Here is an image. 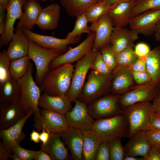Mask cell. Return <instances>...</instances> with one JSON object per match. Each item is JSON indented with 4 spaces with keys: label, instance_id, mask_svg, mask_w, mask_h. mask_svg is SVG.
<instances>
[{
    "label": "cell",
    "instance_id": "cell-1",
    "mask_svg": "<svg viewBox=\"0 0 160 160\" xmlns=\"http://www.w3.org/2000/svg\"><path fill=\"white\" fill-rule=\"evenodd\" d=\"M33 64L30 62L25 75L17 80L20 95L18 106L25 114L32 110L34 121L40 117L41 110L38 103L41 91L33 79Z\"/></svg>",
    "mask_w": 160,
    "mask_h": 160
},
{
    "label": "cell",
    "instance_id": "cell-2",
    "mask_svg": "<svg viewBox=\"0 0 160 160\" xmlns=\"http://www.w3.org/2000/svg\"><path fill=\"white\" fill-rule=\"evenodd\" d=\"M74 69L71 63H67L49 70L40 85L41 92L50 95L65 96L70 87Z\"/></svg>",
    "mask_w": 160,
    "mask_h": 160
},
{
    "label": "cell",
    "instance_id": "cell-3",
    "mask_svg": "<svg viewBox=\"0 0 160 160\" xmlns=\"http://www.w3.org/2000/svg\"><path fill=\"white\" fill-rule=\"evenodd\" d=\"M92 129L97 132L101 137L103 142L108 143L117 138L127 136L129 125L124 113L95 121Z\"/></svg>",
    "mask_w": 160,
    "mask_h": 160
},
{
    "label": "cell",
    "instance_id": "cell-4",
    "mask_svg": "<svg viewBox=\"0 0 160 160\" xmlns=\"http://www.w3.org/2000/svg\"><path fill=\"white\" fill-rule=\"evenodd\" d=\"M153 111L152 103L150 102L139 103L126 107L123 113L129 127L127 137L130 138L140 130L151 128L150 116Z\"/></svg>",
    "mask_w": 160,
    "mask_h": 160
},
{
    "label": "cell",
    "instance_id": "cell-5",
    "mask_svg": "<svg viewBox=\"0 0 160 160\" xmlns=\"http://www.w3.org/2000/svg\"><path fill=\"white\" fill-rule=\"evenodd\" d=\"M99 50L92 49L77 61L73 73L69 89L65 96L71 102L78 99L87 74Z\"/></svg>",
    "mask_w": 160,
    "mask_h": 160
},
{
    "label": "cell",
    "instance_id": "cell-6",
    "mask_svg": "<svg viewBox=\"0 0 160 160\" xmlns=\"http://www.w3.org/2000/svg\"><path fill=\"white\" fill-rule=\"evenodd\" d=\"M60 54L55 50L42 47L29 41L27 56L34 63L36 68L35 81L40 85L52 61Z\"/></svg>",
    "mask_w": 160,
    "mask_h": 160
},
{
    "label": "cell",
    "instance_id": "cell-7",
    "mask_svg": "<svg viewBox=\"0 0 160 160\" xmlns=\"http://www.w3.org/2000/svg\"><path fill=\"white\" fill-rule=\"evenodd\" d=\"M112 74H100L91 70L78 99L87 104L105 93L111 82Z\"/></svg>",
    "mask_w": 160,
    "mask_h": 160
},
{
    "label": "cell",
    "instance_id": "cell-8",
    "mask_svg": "<svg viewBox=\"0 0 160 160\" xmlns=\"http://www.w3.org/2000/svg\"><path fill=\"white\" fill-rule=\"evenodd\" d=\"M121 96L108 95L96 100L88 107L89 113L94 118H105L123 113L120 103Z\"/></svg>",
    "mask_w": 160,
    "mask_h": 160
},
{
    "label": "cell",
    "instance_id": "cell-9",
    "mask_svg": "<svg viewBox=\"0 0 160 160\" xmlns=\"http://www.w3.org/2000/svg\"><path fill=\"white\" fill-rule=\"evenodd\" d=\"M40 117L34 121L33 127L39 132L44 129L49 132L60 133L70 127L65 115L47 109L40 110Z\"/></svg>",
    "mask_w": 160,
    "mask_h": 160
},
{
    "label": "cell",
    "instance_id": "cell-10",
    "mask_svg": "<svg viewBox=\"0 0 160 160\" xmlns=\"http://www.w3.org/2000/svg\"><path fill=\"white\" fill-rule=\"evenodd\" d=\"M95 33L91 32L86 39L76 47H69L67 51L60 54L51 63L49 70L67 63L77 61L89 52L92 48Z\"/></svg>",
    "mask_w": 160,
    "mask_h": 160
},
{
    "label": "cell",
    "instance_id": "cell-11",
    "mask_svg": "<svg viewBox=\"0 0 160 160\" xmlns=\"http://www.w3.org/2000/svg\"><path fill=\"white\" fill-rule=\"evenodd\" d=\"M22 29L29 41L34 42L44 47L53 49L60 55L67 51L68 45L77 43L80 40V36L72 38L66 37L64 39H60L36 33L24 27H22Z\"/></svg>",
    "mask_w": 160,
    "mask_h": 160
},
{
    "label": "cell",
    "instance_id": "cell-12",
    "mask_svg": "<svg viewBox=\"0 0 160 160\" xmlns=\"http://www.w3.org/2000/svg\"><path fill=\"white\" fill-rule=\"evenodd\" d=\"M74 102V107L65 115L68 125L81 130L92 129L95 121L89 113L86 104L78 99Z\"/></svg>",
    "mask_w": 160,
    "mask_h": 160
},
{
    "label": "cell",
    "instance_id": "cell-13",
    "mask_svg": "<svg viewBox=\"0 0 160 160\" xmlns=\"http://www.w3.org/2000/svg\"><path fill=\"white\" fill-rule=\"evenodd\" d=\"M160 20V8L146 11L132 18L129 28L139 34L148 36L154 34L156 25Z\"/></svg>",
    "mask_w": 160,
    "mask_h": 160
},
{
    "label": "cell",
    "instance_id": "cell-14",
    "mask_svg": "<svg viewBox=\"0 0 160 160\" xmlns=\"http://www.w3.org/2000/svg\"><path fill=\"white\" fill-rule=\"evenodd\" d=\"M89 28L91 32L95 33L92 49L99 50L110 44L111 36L115 28L111 18L107 13L91 23Z\"/></svg>",
    "mask_w": 160,
    "mask_h": 160
},
{
    "label": "cell",
    "instance_id": "cell-15",
    "mask_svg": "<svg viewBox=\"0 0 160 160\" xmlns=\"http://www.w3.org/2000/svg\"><path fill=\"white\" fill-rule=\"evenodd\" d=\"M159 88L149 84L136 88L121 96L120 103L122 107H126L139 103L153 100L159 95Z\"/></svg>",
    "mask_w": 160,
    "mask_h": 160
},
{
    "label": "cell",
    "instance_id": "cell-16",
    "mask_svg": "<svg viewBox=\"0 0 160 160\" xmlns=\"http://www.w3.org/2000/svg\"><path fill=\"white\" fill-rule=\"evenodd\" d=\"M27 0H10L6 8V22L4 37L0 39V47L7 45L12 40L15 33L14 25L17 19L21 18L23 8Z\"/></svg>",
    "mask_w": 160,
    "mask_h": 160
},
{
    "label": "cell",
    "instance_id": "cell-17",
    "mask_svg": "<svg viewBox=\"0 0 160 160\" xmlns=\"http://www.w3.org/2000/svg\"><path fill=\"white\" fill-rule=\"evenodd\" d=\"M33 114V111L31 110L15 124L7 129H0V137L7 149L12 151L15 147L20 145L24 140L26 135L23 131V127L27 120Z\"/></svg>",
    "mask_w": 160,
    "mask_h": 160
},
{
    "label": "cell",
    "instance_id": "cell-18",
    "mask_svg": "<svg viewBox=\"0 0 160 160\" xmlns=\"http://www.w3.org/2000/svg\"><path fill=\"white\" fill-rule=\"evenodd\" d=\"M124 147L125 156H140L145 160L152 145L145 135L140 130L132 135Z\"/></svg>",
    "mask_w": 160,
    "mask_h": 160
},
{
    "label": "cell",
    "instance_id": "cell-19",
    "mask_svg": "<svg viewBox=\"0 0 160 160\" xmlns=\"http://www.w3.org/2000/svg\"><path fill=\"white\" fill-rule=\"evenodd\" d=\"M59 134L70 151L72 159L74 160L83 159V134L82 131L70 127Z\"/></svg>",
    "mask_w": 160,
    "mask_h": 160
},
{
    "label": "cell",
    "instance_id": "cell-20",
    "mask_svg": "<svg viewBox=\"0 0 160 160\" xmlns=\"http://www.w3.org/2000/svg\"><path fill=\"white\" fill-rule=\"evenodd\" d=\"M29 41L22 29V27L17 23L16 32L10 41L7 50L10 61L27 56Z\"/></svg>",
    "mask_w": 160,
    "mask_h": 160
},
{
    "label": "cell",
    "instance_id": "cell-21",
    "mask_svg": "<svg viewBox=\"0 0 160 160\" xmlns=\"http://www.w3.org/2000/svg\"><path fill=\"white\" fill-rule=\"evenodd\" d=\"M61 7L57 3H52L42 9L36 25L41 30H54L57 27L61 14Z\"/></svg>",
    "mask_w": 160,
    "mask_h": 160
},
{
    "label": "cell",
    "instance_id": "cell-22",
    "mask_svg": "<svg viewBox=\"0 0 160 160\" xmlns=\"http://www.w3.org/2000/svg\"><path fill=\"white\" fill-rule=\"evenodd\" d=\"M136 31L125 27L115 28L111 36L110 43L116 54L128 47L133 45L138 39Z\"/></svg>",
    "mask_w": 160,
    "mask_h": 160
},
{
    "label": "cell",
    "instance_id": "cell-23",
    "mask_svg": "<svg viewBox=\"0 0 160 160\" xmlns=\"http://www.w3.org/2000/svg\"><path fill=\"white\" fill-rule=\"evenodd\" d=\"M136 1L120 3L111 8L108 14L115 28L125 27L132 18L131 12Z\"/></svg>",
    "mask_w": 160,
    "mask_h": 160
},
{
    "label": "cell",
    "instance_id": "cell-24",
    "mask_svg": "<svg viewBox=\"0 0 160 160\" xmlns=\"http://www.w3.org/2000/svg\"><path fill=\"white\" fill-rule=\"evenodd\" d=\"M40 148L48 153L52 160H66L69 158L68 149L59 133L50 132L47 143L45 145L41 144Z\"/></svg>",
    "mask_w": 160,
    "mask_h": 160
},
{
    "label": "cell",
    "instance_id": "cell-25",
    "mask_svg": "<svg viewBox=\"0 0 160 160\" xmlns=\"http://www.w3.org/2000/svg\"><path fill=\"white\" fill-rule=\"evenodd\" d=\"M26 114L17 103H0V129H4L12 126Z\"/></svg>",
    "mask_w": 160,
    "mask_h": 160
},
{
    "label": "cell",
    "instance_id": "cell-26",
    "mask_svg": "<svg viewBox=\"0 0 160 160\" xmlns=\"http://www.w3.org/2000/svg\"><path fill=\"white\" fill-rule=\"evenodd\" d=\"M71 102L65 96H54L43 93L40 97L39 107L65 115L72 109Z\"/></svg>",
    "mask_w": 160,
    "mask_h": 160
},
{
    "label": "cell",
    "instance_id": "cell-27",
    "mask_svg": "<svg viewBox=\"0 0 160 160\" xmlns=\"http://www.w3.org/2000/svg\"><path fill=\"white\" fill-rule=\"evenodd\" d=\"M111 91L114 95L125 91L133 84L132 71L127 67H118L112 72Z\"/></svg>",
    "mask_w": 160,
    "mask_h": 160
},
{
    "label": "cell",
    "instance_id": "cell-28",
    "mask_svg": "<svg viewBox=\"0 0 160 160\" xmlns=\"http://www.w3.org/2000/svg\"><path fill=\"white\" fill-rule=\"evenodd\" d=\"M83 134V159L95 160L100 146L103 142L100 135L92 129L82 130Z\"/></svg>",
    "mask_w": 160,
    "mask_h": 160
},
{
    "label": "cell",
    "instance_id": "cell-29",
    "mask_svg": "<svg viewBox=\"0 0 160 160\" xmlns=\"http://www.w3.org/2000/svg\"><path fill=\"white\" fill-rule=\"evenodd\" d=\"M146 71L151 77L150 84L160 87V46H158L145 56Z\"/></svg>",
    "mask_w": 160,
    "mask_h": 160
},
{
    "label": "cell",
    "instance_id": "cell-30",
    "mask_svg": "<svg viewBox=\"0 0 160 160\" xmlns=\"http://www.w3.org/2000/svg\"><path fill=\"white\" fill-rule=\"evenodd\" d=\"M42 9L36 0H27L23 7V16L18 23L22 27L31 31L36 25Z\"/></svg>",
    "mask_w": 160,
    "mask_h": 160
},
{
    "label": "cell",
    "instance_id": "cell-31",
    "mask_svg": "<svg viewBox=\"0 0 160 160\" xmlns=\"http://www.w3.org/2000/svg\"><path fill=\"white\" fill-rule=\"evenodd\" d=\"M20 95L17 80L11 77L0 83V103H18Z\"/></svg>",
    "mask_w": 160,
    "mask_h": 160
},
{
    "label": "cell",
    "instance_id": "cell-32",
    "mask_svg": "<svg viewBox=\"0 0 160 160\" xmlns=\"http://www.w3.org/2000/svg\"><path fill=\"white\" fill-rule=\"evenodd\" d=\"M98 0H60V3L68 16L77 17L85 13L91 5Z\"/></svg>",
    "mask_w": 160,
    "mask_h": 160
},
{
    "label": "cell",
    "instance_id": "cell-33",
    "mask_svg": "<svg viewBox=\"0 0 160 160\" xmlns=\"http://www.w3.org/2000/svg\"><path fill=\"white\" fill-rule=\"evenodd\" d=\"M114 6L108 4L103 0H99L92 4L85 12L89 23H91L96 21Z\"/></svg>",
    "mask_w": 160,
    "mask_h": 160
},
{
    "label": "cell",
    "instance_id": "cell-34",
    "mask_svg": "<svg viewBox=\"0 0 160 160\" xmlns=\"http://www.w3.org/2000/svg\"><path fill=\"white\" fill-rule=\"evenodd\" d=\"M31 60L28 56L11 61L10 73L11 77L18 79L25 74Z\"/></svg>",
    "mask_w": 160,
    "mask_h": 160
},
{
    "label": "cell",
    "instance_id": "cell-35",
    "mask_svg": "<svg viewBox=\"0 0 160 160\" xmlns=\"http://www.w3.org/2000/svg\"><path fill=\"white\" fill-rule=\"evenodd\" d=\"M76 17L73 29L67 35L68 38H74L80 36L83 33L89 34L91 32L88 25L89 22L85 12Z\"/></svg>",
    "mask_w": 160,
    "mask_h": 160
},
{
    "label": "cell",
    "instance_id": "cell-36",
    "mask_svg": "<svg viewBox=\"0 0 160 160\" xmlns=\"http://www.w3.org/2000/svg\"><path fill=\"white\" fill-rule=\"evenodd\" d=\"M160 8V0H137L131 12L132 17L145 12Z\"/></svg>",
    "mask_w": 160,
    "mask_h": 160
},
{
    "label": "cell",
    "instance_id": "cell-37",
    "mask_svg": "<svg viewBox=\"0 0 160 160\" xmlns=\"http://www.w3.org/2000/svg\"><path fill=\"white\" fill-rule=\"evenodd\" d=\"M133 47V45L130 46L117 54V66H128L137 59L138 56Z\"/></svg>",
    "mask_w": 160,
    "mask_h": 160
},
{
    "label": "cell",
    "instance_id": "cell-38",
    "mask_svg": "<svg viewBox=\"0 0 160 160\" xmlns=\"http://www.w3.org/2000/svg\"><path fill=\"white\" fill-rule=\"evenodd\" d=\"M100 51L103 58L110 70L112 72L117 65V54L110 43L101 48Z\"/></svg>",
    "mask_w": 160,
    "mask_h": 160
},
{
    "label": "cell",
    "instance_id": "cell-39",
    "mask_svg": "<svg viewBox=\"0 0 160 160\" xmlns=\"http://www.w3.org/2000/svg\"><path fill=\"white\" fill-rule=\"evenodd\" d=\"M121 138L113 139L107 143L110 153V160H123L125 156L124 148L121 141Z\"/></svg>",
    "mask_w": 160,
    "mask_h": 160
},
{
    "label": "cell",
    "instance_id": "cell-40",
    "mask_svg": "<svg viewBox=\"0 0 160 160\" xmlns=\"http://www.w3.org/2000/svg\"><path fill=\"white\" fill-rule=\"evenodd\" d=\"M11 61L9 59L7 50L4 49L0 53V83L11 77L10 73Z\"/></svg>",
    "mask_w": 160,
    "mask_h": 160
},
{
    "label": "cell",
    "instance_id": "cell-41",
    "mask_svg": "<svg viewBox=\"0 0 160 160\" xmlns=\"http://www.w3.org/2000/svg\"><path fill=\"white\" fill-rule=\"evenodd\" d=\"M91 70L102 75H110L112 73L104 61L99 50L90 68Z\"/></svg>",
    "mask_w": 160,
    "mask_h": 160
},
{
    "label": "cell",
    "instance_id": "cell-42",
    "mask_svg": "<svg viewBox=\"0 0 160 160\" xmlns=\"http://www.w3.org/2000/svg\"><path fill=\"white\" fill-rule=\"evenodd\" d=\"M144 132L152 145L160 149V129L151 128L144 130Z\"/></svg>",
    "mask_w": 160,
    "mask_h": 160
},
{
    "label": "cell",
    "instance_id": "cell-43",
    "mask_svg": "<svg viewBox=\"0 0 160 160\" xmlns=\"http://www.w3.org/2000/svg\"><path fill=\"white\" fill-rule=\"evenodd\" d=\"M35 151L25 149L20 145L15 147L12 149V153L16 154L21 160L33 159Z\"/></svg>",
    "mask_w": 160,
    "mask_h": 160
},
{
    "label": "cell",
    "instance_id": "cell-44",
    "mask_svg": "<svg viewBox=\"0 0 160 160\" xmlns=\"http://www.w3.org/2000/svg\"><path fill=\"white\" fill-rule=\"evenodd\" d=\"M110 159V153L108 144L103 142L98 149L95 160H109Z\"/></svg>",
    "mask_w": 160,
    "mask_h": 160
},
{
    "label": "cell",
    "instance_id": "cell-45",
    "mask_svg": "<svg viewBox=\"0 0 160 160\" xmlns=\"http://www.w3.org/2000/svg\"><path fill=\"white\" fill-rule=\"evenodd\" d=\"M128 67L132 71H146L145 56L138 57L137 59Z\"/></svg>",
    "mask_w": 160,
    "mask_h": 160
},
{
    "label": "cell",
    "instance_id": "cell-46",
    "mask_svg": "<svg viewBox=\"0 0 160 160\" xmlns=\"http://www.w3.org/2000/svg\"><path fill=\"white\" fill-rule=\"evenodd\" d=\"M132 71L133 79L137 84H140L146 82H150L151 77L147 71L144 72Z\"/></svg>",
    "mask_w": 160,
    "mask_h": 160
},
{
    "label": "cell",
    "instance_id": "cell-47",
    "mask_svg": "<svg viewBox=\"0 0 160 160\" xmlns=\"http://www.w3.org/2000/svg\"><path fill=\"white\" fill-rule=\"evenodd\" d=\"M135 52L138 57L146 56L151 51L148 45L143 42L137 44L135 46Z\"/></svg>",
    "mask_w": 160,
    "mask_h": 160
},
{
    "label": "cell",
    "instance_id": "cell-48",
    "mask_svg": "<svg viewBox=\"0 0 160 160\" xmlns=\"http://www.w3.org/2000/svg\"><path fill=\"white\" fill-rule=\"evenodd\" d=\"M6 22V11L5 8L0 6V39L4 37L5 33Z\"/></svg>",
    "mask_w": 160,
    "mask_h": 160
},
{
    "label": "cell",
    "instance_id": "cell-49",
    "mask_svg": "<svg viewBox=\"0 0 160 160\" xmlns=\"http://www.w3.org/2000/svg\"><path fill=\"white\" fill-rule=\"evenodd\" d=\"M150 122L151 128L160 129V114L153 111L150 115Z\"/></svg>",
    "mask_w": 160,
    "mask_h": 160
},
{
    "label": "cell",
    "instance_id": "cell-50",
    "mask_svg": "<svg viewBox=\"0 0 160 160\" xmlns=\"http://www.w3.org/2000/svg\"><path fill=\"white\" fill-rule=\"evenodd\" d=\"M145 160H160V151L159 150L152 145Z\"/></svg>",
    "mask_w": 160,
    "mask_h": 160
},
{
    "label": "cell",
    "instance_id": "cell-51",
    "mask_svg": "<svg viewBox=\"0 0 160 160\" xmlns=\"http://www.w3.org/2000/svg\"><path fill=\"white\" fill-rule=\"evenodd\" d=\"M33 159L35 160H52L50 156L47 153L40 149L35 151Z\"/></svg>",
    "mask_w": 160,
    "mask_h": 160
},
{
    "label": "cell",
    "instance_id": "cell-52",
    "mask_svg": "<svg viewBox=\"0 0 160 160\" xmlns=\"http://www.w3.org/2000/svg\"><path fill=\"white\" fill-rule=\"evenodd\" d=\"M12 153V151L4 147L2 141H0V160H8Z\"/></svg>",
    "mask_w": 160,
    "mask_h": 160
},
{
    "label": "cell",
    "instance_id": "cell-53",
    "mask_svg": "<svg viewBox=\"0 0 160 160\" xmlns=\"http://www.w3.org/2000/svg\"><path fill=\"white\" fill-rule=\"evenodd\" d=\"M40 133V139L42 143L41 144L45 145L47 143L49 137V132L43 129Z\"/></svg>",
    "mask_w": 160,
    "mask_h": 160
},
{
    "label": "cell",
    "instance_id": "cell-54",
    "mask_svg": "<svg viewBox=\"0 0 160 160\" xmlns=\"http://www.w3.org/2000/svg\"><path fill=\"white\" fill-rule=\"evenodd\" d=\"M153 111L160 114V96H159L152 103Z\"/></svg>",
    "mask_w": 160,
    "mask_h": 160
},
{
    "label": "cell",
    "instance_id": "cell-55",
    "mask_svg": "<svg viewBox=\"0 0 160 160\" xmlns=\"http://www.w3.org/2000/svg\"><path fill=\"white\" fill-rule=\"evenodd\" d=\"M30 140L35 143H40V133L38 131L33 130L30 134Z\"/></svg>",
    "mask_w": 160,
    "mask_h": 160
},
{
    "label": "cell",
    "instance_id": "cell-56",
    "mask_svg": "<svg viewBox=\"0 0 160 160\" xmlns=\"http://www.w3.org/2000/svg\"><path fill=\"white\" fill-rule=\"evenodd\" d=\"M108 4L111 5H116L122 2L137 1V0H103Z\"/></svg>",
    "mask_w": 160,
    "mask_h": 160
},
{
    "label": "cell",
    "instance_id": "cell-57",
    "mask_svg": "<svg viewBox=\"0 0 160 160\" xmlns=\"http://www.w3.org/2000/svg\"><path fill=\"white\" fill-rule=\"evenodd\" d=\"M154 34L156 40L160 42V20L156 25Z\"/></svg>",
    "mask_w": 160,
    "mask_h": 160
},
{
    "label": "cell",
    "instance_id": "cell-58",
    "mask_svg": "<svg viewBox=\"0 0 160 160\" xmlns=\"http://www.w3.org/2000/svg\"><path fill=\"white\" fill-rule=\"evenodd\" d=\"M123 160H145L143 157L140 158L133 156H125Z\"/></svg>",
    "mask_w": 160,
    "mask_h": 160
},
{
    "label": "cell",
    "instance_id": "cell-59",
    "mask_svg": "<svg viewBox=\"0 0 160 160\" xmlns=\"http://www.w3.org/2000/svg\"><path fill=\"white\" fill-rule=\"evenodd\" d=\"M10 0H0V6L6 8Z\"/></svg>",
    "mask_w": 160,
    "mask_h": 160
},
{
    "label": "cell",
    "instance_id": "cell-60",
    "mask_svg": "<svg viewBox=\"0 0 160 160\" xmlns=\"http://www.w3.org/2000/svg\"><path fill=\"white\" fill-rule=\"evenodd\" d=\"M10 158L13 160H21L18 156L15 153H12L10 156Z\"/></svg>",
    "mask_w": 160,
    "mask_h": 160
},
{
    "label": "cell",
    "instance_id": "cell-61",
    "mask_svg": "<svg viewBox=\"0 0 160 160\" xmlns=\"http://www.w3.org/2000/svg\"><path fill=\"white\" fill-rule=\"evenodd\" d=\"M42 2H45L47 0H40ZM50 0V1H52V2H53V1H55V0Z\"/></svg>",
    "mask_w": 160,
    "mask_h": 160
},
{
    "label": "cell",
    "instance_id": "cell-62",
    "mask_svg": "<svg viewBox=\"0 0 160 160\" xmlns=\"http://www.w3.org/2000/svg\"><path fill=\"white\" fill-rule=\"evenodd\" d=\"M159 96H160V94Z\"/></svg>",
    "mask_w": 160,
    "mask_h": 160
},
{
    "label": "cell",
    "instance_id": "cell-63",
    "mask_svg": "<svg viewBox=\"0 0 160 160\" xmlns=\"http://www.w3.org/2000/svg\"><path fill=\"white\" fill-rule=\"evenodd\" d=\"M159 149V150H160V149Z\"/></svg>",
    "mask_w": 160,
    "mask_h": 160
}]
</instances>
